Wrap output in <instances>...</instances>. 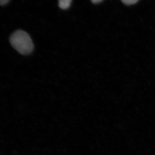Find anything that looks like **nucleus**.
<instances>
[{
  "mask_svg": "<svg viewBox=\"0 0 155 155\" xmlns=\"http://www.w3.org/2000/svg\"><path fill=\"white\" fill-rule=\"evenodd\" d=\"M11 45L22 55H28L34 50L32 39L27 32L22 30L14 31L10 38Z\"/></svg>",
  "mask_w": 155,
  "mask_h": 155,
  "instance_id": "nucleus-1",
  "label": "nucleus"
},
{
  "mask_svg": "<svg viewBox=\"0 0 155 155\" xmlns=\"http://www.w3.org/2000/svg\"><path fill=\"white\" fill-rule=\"evenodd\" d=\"M72 0H59L58 5L61 9L67 10L72 4Z\"/></svg>",
  "mask_w": 155,
  "mask_h": 155,
  "instance_id": "nucleus-2",
  "label": "nucleus"
},
{
  "mask_svg": "<svg viewBox=\"0 0 155 155\" xmlns=\"http://www.w3.org/2000/svg\"><path fill=\"white\" fill-rule=\"evenodd\" d=\"M139 0H121V1L125 5H134L138 2Z\"/></svg>",
  "mask_w": 155,
  "mask_h": 155,
  "instance_id": "nucleus-3",
  "label": "nucleus"
},
{
  "mask_svg": "<svg viewBox=\"0 0 155 155\" xmlns=\"http://www.w3.org/2000/svg\"><path fill=\"white\" fill-rule=\"evenodd\" d=\"M10 0H0V5H5L8 3Z\"/></svg>",
  "mask_w": 155,
  "mask_h": 155,
  "instance_id": "nucleus-4",
  "label": "nucleus"
},
{
  "mask_svg": "<svg viewBox=\"0 0 155 155\" xmlns=\"http://www.w3.org/2000/svg\"><path fill=\"white\" fill-rule=\"evenodd\" d=\"M91 1L92 2L94 3V4H97L101 2L103 0H91Z\"/></svg>",
  "mask_w": 155,
  "mask_h": 155,
  "instance_id": "nucleus-5",
  "label": "nucleus"
}]
</instances>
